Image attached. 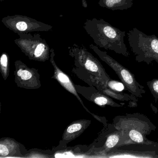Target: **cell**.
<instances>
[{
	"label": "cell",
	"instance_id": "d6986e66",
	"mask_svg": "<svg viewBox=\"0 0 158 158\" xmlns=\"http://www.w3.org/2000/svg\"><path fill=\"white\" fill-rule=\"evenodd\" d=\"M4 0H0V2H2L4 1Z\"/></svg>",
	"mask_w": 158,
	"mask_h": 158
},
{
	"label": "cell",
	"instance_id": "7a4b0ae2",
	"mask_svg": "<svg viewBox=\"0 0 158 158\" xmlns=\"http://www.w3.org/2000/svg\"><path fill=\"white\" fill-rule=\"evenodd\" d=\"M113 123L123 132L125 144H150L148 136L155 131L156 126L147 116L139 113L126 114L115 116Z\"/></svg>",
	"mask_w": 158,
	"mask_h": 158
},
{
	"label": "cell",
	"instance_id": "ac0fdd59",
	"mask_svg": "<svg viewBox=\"0 0 158 158\" xmlns=\"http://www.w3.org/2000/svg\"><path fill=\"white\" fill-rule=\"evenodd\" d=\"M82 6L84 8H87V2L86 0H82Z\"/></svg>",
	"mask_w": 158,
	"mask_h": 158
},
{
	"label": "cell",
	"instance_id": "8fae6325",
	"mask_svg": "<svg viewBox=\"0 0 158 158\" xmlns=\"http://www.w3.org/2000/svg\"><path fill=\"white\" fill-rule=\"evenodd\" d=\"M16 79L29 87H37V77L34 74V70L28 68L20 60L15 62Z\"/></svg>",
	"mask_w": 158,
	"mask_h": 158
},
{
	"label": "cell",
	"instance_id": "5b68a950",
	"mask_svg": "<svg viewBox=\"0 0 158 158\" xmlns=\"http://www.w3.org/2000/svg\"><path fill=\"white\" fill-rule=\"evenodd\" d=\"M15 40L16 45L30 60L45 61L49 59L50 49L45 39L40 34H18Z\"/></svg>",
	"mask_w": 158,
	"mask_h": 158
},
{
	"label": "cell",
	"instance_id": "7c38bea8",
	"mask_svg": "<svg viewBox=\"0 0 158 158\" xmlns=\"http://www.w3.org/2000/svg\"><path fill=\"white\" fill-rule=\"evenodd\" d=\"M135 0H100L98 4L102 8L112 11L124 10L131 8Z\"/></svg>",
	"mask_w": 158,
	"mask_h": 158
},
{
	"label": "cell",
	"instance_id": "5bb4252c",
	"mask_svg": "<svg viewBox=\"0 0 158 158\" xmlns=\"http://www.w3.org/2000/svg\"><path fill=\"white\" fill-rule=\"evenodd\" d=\"M15 143L10 140H2L0 144V155L1 156H8L13 152L15 149Z\"/></svg>",
	"mask_w": 158,
	"mask_h": 158
},
{
	"label": "cell",
	"instance_id": "9a60e30c",
	"mask_svg": "<svg viewBox=\"0 0 158 158\" xmlns=\"http://www.w3.org/2000/svg\"><path fill=\"white\" fill-rule=\"evenodd\" d=\"M0 66L2 76L5 80L7 79L9 75V56L8 53L3 52L0 59Z\"/></svg>",
	"mask_w": 158,
	"mask_h": 158
},
{
	"label": "cell",
	"instance_id": "52a82bcc",
	"mask_svg": "<svg viewBox=\"0 0 158 158\" xmlns=\"http://www.w3.org/2000/svg\"><path fill=\"white\" fill-rule=\"evenodd\" d=\"M2 22L7 28L17 35L33 32H49L52 31L53 28L48 24L19 15H8L2 18Z\"/></svg>",
	"mask_w": 158,
	"mask_h": 158
},
{
	"label": "cell",
	"instance_id": "ffe728a7",
	"mask_svg": "<svg viewBox=\"0 0 158 158\" xmlns=\"http://www.w3.org/2000/svg\"></svg>",
	"mask_w": 158,
	"mask_h": 158
},
{
	"label": "cell",
	"instance_id": "8992f818",
	"mask_svg": "<svg viewBox=\"0 0 158 158\" xmlns=\"http://www.w3.org/2000/svg\"><path fill=\"white\" fill-rule=\"evenodd\" d=\"M102 154L107 158H158V143L122 145Z\"/></svg>",
	"mask_w": 158,
	"mask_h": 158
},
{
	"label": "cell",
	"instance_id": "30bf717a",
	"mask_svg": "<svg viewBox=\"0 0 158 158\" xmlns=\"http://www.w3.org/2000/svg\"><path fill=\"white\" fill-rule=\"evenodd\" d=\"M95 80L96 81L94 83L96 84V86L98 88V90H100L105 95L112 99L127 103L128 107L134 108L137 106L138 98H136L134 95H131V94H128L124 92H118L112 90L103 85L98 78L96 77Z\"/></svg>",
	"mask_w": 158,
	"mask_h": 158
},
{
	"label": "cell",
	"instance_id": "3957f363",
	"mask_svg": "<svg viewBox=\"0 0 158 158\" xmlns=\"http://www.w3.org/2000/svg\"><path fill=\"white\" fill-rule=\"evenodd\" d=\"M127 35L129 47L137 62L158 64V37L154 35H148L136 27L129 30Z\"/></svg>",
	"mask_w": 158,
	"mask_h": 158
},
{
	"label": "cell",
	"instance_id": "2e32d148",
	"mask_svg": "<svg viewBox=\"0 0 158 158\" xmlns=\"http://www.w3.org/2000/svg\"><path fill=\"white\" fill-rule=\"evenodd\" d=\"M101 82L103 85L112 90L118 92H123V90H126L125 86L122 82H118L116 80L112 79L111 78L107 80L106 82Z\"/></svg>",
	"mask_w": 158,
	"mask_h": 158
},
{
	"label": "cell",
	"instance_id": "ba28073f",
	"mask_svg": "<svg viewBox=\"0 0 158 158\" xmlns=\"http://www.w3.org/2000/svg\"><path fill=\"white\" fill-rule=\"evenodd\" d=\"M69 49V54L74 58L76 62L94 73L96 77L101 81L105 82L110 78L98 59L89 52L83 45L79 46L75 43Z\"/></svg>",
	"mask_w": 158,
	"mask_h": 158
},
{
	"label": "cell",
	"instance_id": "4fadbf2b",
	"mask_svg": "<svg viewBox=\"0 0 158 158\" xmlns=\"http://www.w3.org/2000/svg\"><path fill=\"white\" fill-rule=\"evenodd\" d=\"M86 125L85 121H77L69 126L64 135V139H72L75 136L78 135V133H82L85 129Z\"/></svg>",
	"mask_w": 158,
	"mask_h": 158
},
{
	"label": "cell",
	"instance_id": "e0dca14e",
	"mask_svg": "<svg viewBox=\"0 0 158 158\" xmlns=\"http://www.w3.org/2000/svg\"><path fill=\"white\" fill-rule=\"evenodd\" d=\"M147 85L155 101L158 102V78L148 81Z\"/></svg>",
	"mask_w": 158,
	"mask_h": 158
},
{
	"label": "cell",
	"instance_id": "9c48e42d",
	"mask_svg": "<svg viewBox=\"0 0 158 158\" xmlns=\"http://www.w3.org/2000/svg\"><path fill=\"white\" fill-rule=\"evenodd\" d=\"M107 127L102 138V146L100 148L102 154L125 144V137L122 130L117 128L113 123L108 124Z\"/></svg>",
	"mask_w": 158,
	"mask_h": 158
},
{
	"label": "cell",
	"instance_id": "6da1fadb",
	"mask_svg": "<svg viewBox=\"0 0 158 158\" xmlns=\"http://www.w3.org/2000/svg\"><path fill=\"white\" fill-rule=\"evenodd\" d=\"M96 46L128 57L129 53L125 44V31L110 24L103 19H87L83 26Z\"/></svg>",
	"mask_w": 158,
	"mask_h": 158
},
{
	"label": "cell",
	"instance_id": "277c9868",
	"mask_svg": "<svg viewBox=\"0 0 158 158\" xmlns=\"http://www.w3.org/2000/svg\"><path fill=\"white\" fill-rule=\"evenodd\" d=\"M89 48L98 56L102 60L106 63L114 71L125 86L126 90L136 98L143 97L146 93L144 87L137 81L135 75L128 69L108 55L106 52L100 50L98 46L91 44L89 45Z\"/></svg>",
	"mask_w": 158,
	"mask_h": 158
}]
</instances>
